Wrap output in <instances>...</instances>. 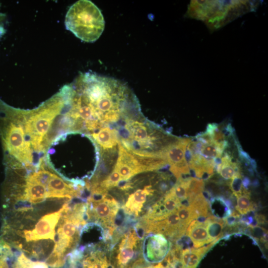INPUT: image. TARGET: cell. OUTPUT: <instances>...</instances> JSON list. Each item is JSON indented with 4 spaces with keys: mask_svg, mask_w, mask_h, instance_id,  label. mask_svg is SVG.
Listing matches in <instances>:
<instances>
[{
    "mask_svg": "<svg viewBox=\"0 0 268 268\" xmlns=\"http://www.w3.org/2000/svg\"><path fill=\"white\" fill-rule=\"evenodd\" d=\"M258 1L192 0L187 15L203 21L210 30L222 27L242 14L254 10Z\"/></svg>",
    "mask_w": 268,
    "mask_h": 268,
    "instance_id": "1",
    "label": "cell"
},
{
    "mask_svg": "<svg viewBox=\"0 0 268 268\" xmlns=\"http://www.w3.org/2000/svg\"><path fill=\"white\" fill-rule=\"evenodd\" d=\"M66 28L85 42L96 41L105 28V20L99 8L91 1L80 0L68 10L65 18Z\"/></svg>",
    "mask_w": 268,
    "mask_h": 268,
    "instance_id": "2",
    "label": "cell"
},
{
    "mask_svg": "<svg viewBox=\"0 0 268 268\" xmlns=\"http://www.w3.org/2000/svg\"><path fill=\"white\" fill-rule=\"evenodd\" d=\"M1 105L8 118L12 121L6 124L3 129V141L6 150L20 161L31 163L32 156L26 149V138L22 126L15 122L7 111L5 105L1 102Z\"/></svg>",
    "mask_w": 268,
    "mask_h": 268,
    "instance_id": "3",
    "label": "cell"
},
{
    "mask_svg": "<svg viewBox=\"0 0 268 268\" xmlns=\"http://www.w3.org/2000/svg\"><path fill=\"white\" fill-rule=\"evenodd\" d=\"M119 209L118 202L105 194L102 197L92 199L89 198L86 204V216L104 226L113 225Z\"/></svg>",
    "mask_w": 268,
    "mask_h": 268,
    "instance_id": "4",
    "label": "cell"
},
{
    "mask_svg": "<svg viewBox=\"0 0 268 268\" xmlns=\"http://www.w3.org/2000/svg\"><path fill=\"white\" fill-rule=\"evenodd\" d=\"M191 140L189 138H178L163 152L167 163L170 165V171L177 180L190 174L185 153Z\"/></svg>",
    "mask_w": 268,
    "mask_h": 268,
    "instance_id": "5",
    "label": "cell"
},
{
    "mask_svg": "<svg viewBox=\"0 0 268 268\" xmlns=\"http://www.w3.org/2000/svg\"><path fill=\"white\" fill-rule=\"evenodd\" d=\"M65 203L58 211L43 216L32 230H24L22 236L27 241L50 239L55 240V227L64 211L68 206Z\"/></svg>",
    "mask_w": 268,
    "mask_h": 268,
    "instance_id": "6",
    "label": "cell"
},
{
    "mask_svg": "<svg viewBox=\"0 0 268 268\" xmlns=\"http://www.w3.org/2000/svg\"><path fill=\"white\" fill-rule=\"evenodd\" d=\"M117 160L114 168L120 175L122 181L129 180L143 170L137 159L126 149L119 141Z\"/></svg>",
    "mask_w": 268,
    "mask_h": 268,
    "instance_id": "7",
    "label": "cell"
},
{
    "mask_svg": "<svg viewBox=\"0 0 268 268\" xmlns=\"http://www.w3.org/2000/svg\"><path fill=\"white\" fill-rule=\"evenodd\" d=\"M169 249V243L162 234L148 235L145 239L144 254L149 261L156 262L163 260L168 253Z\"/></svg>",
    "mask_w": 268,
    "mask_h": 268,
    "instance_id": "8",
    "label": "cell"
},
{
    "mask_svg": "<svg viewBox=\"0 0 268 268\" xmlns=\"http://www.w3.org/2000/svg\"><path fill=\"white\" fill-rule=\"evenodd\" d=\"M138 237L135 230H131L125 234L119 244L116 257L118 265L123 268L134 258Z\"/></svg>",
    "mask_w": 268,
    "mask_h": 268,
    "instance_id": "9",
    "label": "cell"
},
{
    "mask_svg": "<svg viewBox=\"0 0 268 268\" xmlns=\"http://www.w3.org/2000/svg\"><path fill=\"white\" fill-rule=\"evenodd\" d=\"M47 198L71 199L77 196L78 192L72 185L67 184L55 174L48 182L47 187Z\"/></svg>",
    "mask_w": 268,
    "mask_h": 268,
    "instance_id": "10",
    "label": "cell"
},
{
    "mask_svg": "<svg viewBox=\"0 0 268 268\" xmlns=\"http://www.w3.org/2000/svg\"><path fill=\"white\" fill-rule=\"evenodd\" d=\"M186 232L195 248L202 247L213 242L208 233L205 220L201 221L197 219L193 220Z\"/></svg>",
    "mask_w": 268,
    "mask_h": 268,
    "instance_id": "11",
    "label": "cell"
},
{
    "mask_svg": "<svg viewBox=\"0 0 268 268\" xmlns=\"http://www.w3.org/2000/svg\"><path fill=\"white\" fill-rule=\"evenodd\" d=\"M154 192L151 185L145 187L143 189H137L128 197L124 206V209L129 214L138 216L146 201L148 196Z\"/></svg>",
    "mask_w": 268,
    "mask_h": 268,
    "instance_id": "12",
    "label": "cell"
},
{
    "mask_svg": "<svg viewBox=\"0 0 268 268\" xmlns=\"http://www.w3.org/2000/svg\"><path fill=\"white\" fill-rule=\"evenodd\" d=\"M94 141L103 149H113L119 142L117 131L109 126L103 127L92 134Z\"/></svg>",
    "mask_w": 268,
    "mask_h": 268,
    "instance_id": "13",
    "label": "cell"
},
{
    "mask_svg": "<svg viewBox=\"0 0 268 268\" xmlns=\"http://www.w3.org/2000/svg\"><path fill=\"white\" fill-rule=\"evenodd\" d=\"M215 240L199 249L187 248L182 250L180 261L184 268H196L203 256L218 241Z\"/></svg>",
    "mask_w": 268,
    "mask_h": 268,
    "instance_id": "14",
    "label": "cell"
},
{
    "mask_svg": "<svg viewBox=\"0 0 268 268\" xmlns=\"http://www.w3.org/2000/svg\"><path fill=\"white\" fill-rule=\"evenodd\" d=\"M216 171L225 180L232 179L240 173V166L237 162L232 161L230 155L225 153L221 158L220 164L215 167Z\"/></svg>",
    "mask_w": 268,
    "mask_h": 268,
    "instance_id": "15",
    "label": "cell"
},
{
    "mask_svg": "<svg viewBox=\"0 0 268 268\" xmlns=\"http://www.w3.org/2000/svg\"><path fill=\"white\" fill-rule=\"evenodd\" d=\"M47 188L37 183L26 181L24 197L32 203L43 201L47 198Z\"/></svg>",
    "mask_w": 268,
    "mask_h": 268,
    "instance_id": "16",
    "label": "cell"
},
{
    "mask_svg": "<svg viewBox=\"0 0 268 268\" xmlns=\"http://www.w3.org/2000/svg\"><path fill=\"white\" fill-rule=\"evenodd\" d=\"M191 177L180 178L169 190V191L181 202L187 201ZM187 203V202H186Z\"/></svg>",
    "mask_w": 268,
    "mask_h": 268,
    "instance_id": "17",
    "label": "cell"
},
{
    "mask_svg": "<svg viewBox=\"0 0 268 268\" xmlns=\"http://www.w3.org/2000/svg\"><path fill=\"white\" fill-rule=\"evenodd\" d=\"M223 151L213 142L202 143L200 149V154L205 159L210 161H214L216 159L221 158Z\"/></svg>",
    "mask_w": 268,
    "mask_h": 268,
    "instance_id": "18",
    "label": "cell"
},
{
    "mask_svg": "<svg viewBox=\"0 0 268 268\" xmlns=\"http://www.w3.org/2000/svg\"><path fill=\"white\" fill-rule=\"evenodd\" d=\"M83 268H107L109 264L106 257L100 251H96L85 259Z\"/></svg>",
    "mask_w": 268,
    "mask_h": 268,
    "instance_id": "19",
    "label": "cell"
},
{
    "mask_svg": "<svg viewBox=\"0 0 268 268\" xmlns=\"http://www.w3.org/2000/svg\"><path fill=\"white\" fill-rule=\"evenodd\" d=\"M237 198L236 208L241 214H246L253 208L249 193L244 188L239 194L235 195Z\"/></svg>",
    "mask_w": 268,
    "mask_h": 268,
    "instance_id": "20",
    "label": "cell"
},
{
    "mask_svg": "<svg viewBox=\"0 0 268 268\" xmlns=\"http://www.w3.org/2000/svg\"><path fill=\"white\" fill-rule=\"evenodd\" d=\"M176 212L182 223L187 227L193 220L199 218L197 213L190 205L181 204Z\"/></svg>",
    "mask_w": 268,
    "mask_h": 268,
    "instance_id": "21",
    "label": "cell"
},
{
    "mask_svg": "<svg viewBox=\"0 0 268 268\" xmlns=\"http://www.w3.org/2000/svg\"><path fill=\"white\" fill-rule=\"evenodd\" d=\"M0 268H9L6 261V259L4 257L0 258Z\"/></svg>",
    "mask_w": 268,
    "mask_h": 268,
    "instance_id": "22",
    "label": "cell"
},
{
    "mask_svg": "<svg viewBox=\"0 0 268 268\" xmlns=\"http://www.w3.org/2000/svg\"><path fill=\"white\" fill-rule=\"evenodd\" d=\"M145 268H163L161 263H159L158 264L156 265H153V266H150L149 267H147Z\"/></svg>",
    "mask_w": 268,
    "mask_h": 268,
    "instance_id": "23",
    "label": "cell"
},
{
    "mask_svg": "<svg viewBox=\"0 0 268 268\" xmlns=\"http://www.w3.org/2000/svg\"><path fill=\"white\" fill-rule=\"evenodd\" d=\"M1 19V15L0 14V20Z\"/></svg>",
    "mask_w": 268,
    "mask_h": 268,
    "instance_id": "24",
    "label": "cell"
}]
</instances>
